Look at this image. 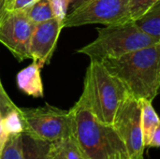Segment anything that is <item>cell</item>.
Returning <instances> with one entry per match:
<instances>
[{
  "label": "cell",
  "instance_id": "6da1fadb",
  "mask_svg": "<svg viewBox=\"0 0 160 159\" xmlns=\"http://www.w3.org/2000/svg\"><path fill=\"white\" fill-rule=\"evenodd\" d=\"M128 93L137 99L153 101L160 86V43L100 62Z\"/></svg>",
  "mask_w": 160,
  "mask_h": 159
},
{
  "label": "cell",
  "instance_id": "7a4b0ae2",
  "mask_svg": "<svg viewBox=\"0 0 160 159\" xmlns=\"http://www.w3.org/2000/svg\"><path fill=\"white\" fill-rule=\"evenodd\" d=\"M68 113L71 136L85 158L130 159L124 142L113 127L98 120L82 96Z\"/></svg>",
  "mask_w": 160,
  "mask_h": 159
},
{
  "label": "cell",
  "instance_id": "3957f363",
  "mask_svg": "<svg viewBox=\"0 0 160 159\" xmlns=\"http://www.w3.org/2000/svg\"><path fill=\"white\" fill-rule=\"evenodd\" d=\"M98 36L78 52L87 55L91 61L101 62L106 58H116L133 51L160 43V39L142 32L133 22L106 25L98 28Z\"/></svg>",
  "mask_w": 160,
  "mask_h": 159
},
{
  "label": "cell",
  "instance_id": "277c9868",
  "mask_svg": "<svg viewBox=\"0 0 160 159\" xmlns=\"http://www.w3.org/2000/svg\"><path fill=\"white\" fill-rule=\"evenodd\" d=\"M128 94L124 85L101 63L90 62L82 97L98 120L112 125L119 105Z\"/></svg>",
  "mask_w": 160,
  "mask_h": 159
},
{
  "label": "cell",
  "instance_id": "5b68a950",
  "mask_svg": "<svg viewBox=\"0 0 160 159\" xmlns=\"http://www.w3.org/2000/svg\"><path fill=\"white\" fill-rule=\"evenodd\" d=\"M23 123V132L53 142L71 135L68 111L46 104L40 108H19Z\"/></svg>",
  "mask_w": 160,
  "mask_h": 159
},
{
  "label": "cell",
  "instance_id": "8992f818",
  "mask_svg": "<svg viewBox=\"0 0 160 159\" xmlns=\"http://www.w3.org/2000/svg\"><path fill=\"white\" fill-rule=\"evenodd\" d=\"M129 0H86L67 14L63 28L86 24H117L131 21Z\"/></svg>",
  "mask_w": 160,
  "mask_h": 159
},
{
  "label": "cell",
  "instance_id": "52a82bcc",
  "mask_svg": "<svg viewBox=\"0 0 160 159\" xmlns=\"http://www.w3.org/2000/svg\"><path fill=\"white\" fill-rule=\"evenodd\" d=\"M112 126L124 142L130 159H143L144 144L141 127L139 99L128 94L119 105Z\"/></svg>",
  "mask_w": 160,
  "mask_h": 159
},
{
  "label": "cell",
  "instance_id": "ba28073f",
  "mask_svg": "<svg viewBox=\"0 0 160 159\" xmlns=\"http://www.w3.org/2000/svg\"><path fill=\"white\" fill-rule=\"evenodd\" d=\"M35 27L22 9L8 11L0 22V43L20 62L30 59L29 45Z\"/></svg>",
  "mask_w": 160,
  "mask_h": 159
},
{
  "label": "cell",
  "instance_id": "9c48e42d",
  "mask_svg": "<svg viewBox=\"0 0 160 159\" xmlns=\"http://www.w3.org/2000/svg\"><path fill=\"white\" fill-rule=\"evenodd\" d=\"M63 22L56 18L36 23L29 45L30 59L40 68L49 64L55 51Z\"/></svg>",
  "mask_w": 160,
  "mask_h": 159
},
{
  "label": "cell",
  "instance_id": "30bf717a",
  "mask_svg": "<svg viewBox=\"0 0 160 159\" xmlns=\"http://www.w3.org/2000/svg\"><path fill=\"white\" fill-rule=\"evenodd\" d=\"M40 67L32 63L22 69L16 77L18 87L24 94L34 97H43L44 90L40 76Z\"/></svg>",
  "mask_w": 160,
  "mask_h": 159
},
{
  "label": "cell",
  "instance_id": "8fae6325",
  "mask_svg": "<svg viewBox=\"0 0 160 159\" xmlns=\"http://www.w3.org/2000/svg\"><path fill=\"white\" fill-rule=\"evenodd\" d=\"M23 159H51L52 142L29 133H22Z\"/></svg>",
  "mask_w": 160,
  "mask_h": 159
},
{
  "label": "cell",
  "instance_id": "7c38bea8",
  "mask_svg": "<svg viewBox=\"0 0 160 159\" xmlns=\"http://www.w3.org/2000/svg\"><path fill=\"white\" fill-rule=\"evenodd\" d=\"M139 101L141 105V127L142 140L144 147L146 148L152 134L160 126V121L151 101L145 99H139Z\"/></svg>",
  "mask_w": 160,
  "mask_h": 159
},
{
  "label": "cell",
  "instance_id": "4fadbf2b",
  "mask_svg": "<svg viewBox=\"0 0 160 159\" xmlns=\"http://www.w3.org/2000/svg\"><path fill=\"white\" fill-rule=\"evenodd\" d=\"M133 22L144 34L160 39V0Z\"/></svg>",
  "mask_w": 160,
  "mask_h": 159
},
{
  "label": "cell",
  "instance_id": "5bb4252c",
  "mask_svg": "<svg viewBox=\"0 0 160 159\" xmlns=\"http://www.w3.org/2000/svg\"><path fill=\"white\" fill-rule=\"evenodd\" d=\"M26 17L33 23H39L54 18L49 0H36L22 8Z\"/></svg>",
  "mask_w": 160,
  "mask_h": 159
},
{
  "label": "cell",
  "instance_id": "9a60e30c",
  "mask_svg": "<svg viewBox=\"0 0 160 159\" xmlns=\"http://www.w3.org/2000/svg\"><path fill=\"white\" fill-rule=\"evenodd\" d=\"M62 159H86L75 139L70 135L52 142Z\"/></svg>",
  "mask_w": 160,
  "mask_h": 159
},
{
  "label": "cell",
  "instance_id": "2e32d148",
  "mask_svg": "<svg viewBox=\"0 0 160 159\" xmlns=\"http://www.w3.org/2000/svg\"><path fill=\"white\" fill-rule=\"evenodd\" d=\"M0 159H23L22 134L8 135L0 153Z\"/></svg>",
  "mask_w": 160,
  "mask_h": 159
},
{
  "label": "cell",
  "instance_id": "e0dca14e",
  "mask_svg": "<svg viewBox=\"0 0 160 159\" xmlns=\"http://www.w3.org/2000/svg\"><path fill=\"white\" fill-rule=\"evenodd\" d=\"M2 123L6 132L8 135L22 134L23 132V123L20 113V109L18 107L3 115Z\"/></svg>",
  "mask_w": 160,
  "mask_h": 159
},
{
  "label": "cell",
  "instance_id": "ac0fdd59",
  "mask_svg": "<svg viewBox=\"0 0 160 159\" xmlns=\"http://www.w3.org/2000/svg\"><path fill=\"white\" fill-rule=\"evenodd\" d=\"M159 0H129L128 10L131 21H134L143 15Z\"/></svg>",
  "mask_w": 160,
  "mask_h": 159
},
{
  "label": "cell",
  "instance_id": "d6986e66",
  "mask_svg": "<svg viewBox=\"0 0 160 159\" xmlns=\"http://www.w3.org/2000/svg\"><path fill=\"white\" fill-rule=\"evenodd\" d=\"M54 18L63 22L70 6V0H49Z\"/></svg>",
  "mask_w": 160,
  "mask_h": 159
},
{
  "label": "cell",
  "instance_id": "ffe728a7",
  "mask_svg": "<svg viewBox=\"0 0 160 159\" xmlns=\"http://www.w3.org/2000/svg\"><path fill=\"white\" fill-rule=\"evenodd\" d=\"M16 108L17 106L12 102V100L9 98V97L6 93L3 87V84L1 82V80H0V113L1 115L3 116L9 111L16 109Z\"/></svg>",
  "mask_w": 160,
  "mask_h": 159
},
{
  "label": "cell",
  "instance_id": "44dd1931",
  "mask_svg": "<svg viewBox=\"0 0 160 159\" xmlns=\"http://www.w3.org/2000/svg\"><path fill=\"white\" fill-rule=\"evenodd\" d=\"M160 145V126L156 128L154 133L152 134L149 142L147 144V147H154V148H158Z\"/></svg>",
  "mask_w": 160,
  "mask_h": 159
},
{
  "label": "cell",
  "instance_id": "7402d4cb",
  "mask_svg": "<svg viewBox=\"0 0 160 159\" xmlns=\"http://www.w3.org/2000/svg\"><path fill=\"white\" fill-rule=\"evenodd\" d=\"M14 0H0V22L4 16L11 10Z\"/></svg>",
  "mask_w": 160,
  "mask_h": 159
},
{
  "label": "cell",
  "instance_id": "603a6c76",
  "mask_svg": "<svg viewBox=\"0 0 160 159\" xmlns=\"http://www.w3.org/2000/svg\"><path fill=\"white\" fill-rule=\"evenodd\" d=\"M34 1L36 0H14L13 4H12V7L11 10H19V9H22L25 7L29 6L30 4H32ZM10 10V11H11Z\"/></svg>",
  "mask_w": 160,
  "mask_h": 159
},
{
  "label": "cell",
  "instance_id": "cb8c5ba5",
  "mask_svg": "<svg viewBox=\"0 0 160 159\" xmlns=\"http://www.w3.org/2000/svg\"><path fill=\"white\" fill-rule=\"evenodd\" d=\"M8 138V134L6 132L4 127H3V123H2V115L0 113V153L3 149L4 144L6 143L7 140Z\"/></svg>",
  "mask_w": 160,
  "mask_h": 159
},
{
  "label": "cell",
  "instance_id": "d4e9b609",
  "mask_svg": "<svg viewBox=\"0 0 160 159\" xmlns=\"http://www.w3.org/2000/svg\"><path fill=\"white\" fill-rule=\"evenodd\" d=\"M51 159H62L60 155L58 154L56 148L53 146L52 142V146H51Z\"/></svg>",
  "mask_w": 160,
  "mask_h": 159
},
{
  "label": "cell",
  "instance_id": "484cf974",
  "mask_svg": "<svg viewBox=\"0 0 160 159\" xmlns=\"http://www.w3.org/2000/svg\"><path fill=\"white\" fill-rule=\"evenodd\" d=\"M86 0H70V8L71 10H73L74 8H76L77 7H79L80 5H82L83 2H85Z\"/></svg>",
  "mask_w": 160,
  "mask_h": 159
}]
</instances>
